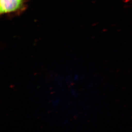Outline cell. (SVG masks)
I'll return each instance as SVG.
<instances>
[{"label": "cell", "instance_id": "6da1fadb", "mask_svg": "<svg viewBox=\"0 0 132 132\" xmlns=\"http://www.w3.org/2000/svg\"><path fill=\"white\" fill-rule=\"evenodd\" d=\"M23 0H0L1 13H12L21 8Z\"/></svg>", "mask_w": 132, "mask_h": 132}]
</instances>
